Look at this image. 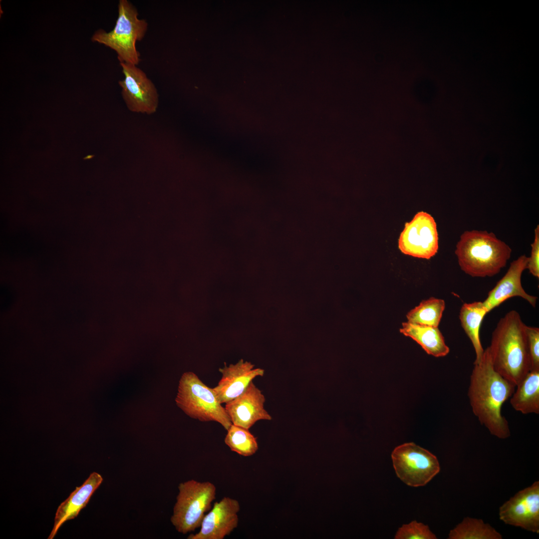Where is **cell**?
I'll return each instance as SVG.
<instances>
[{"mask_svg": "<svg viewBox=\"0 0 539 539\" xmlns=\"http://www.w3.org/2000/svg\"><path fill=\"white\" fill-rule=\"evenodd\" d=\"M1 307L6 308L8 305L11 304L12 301L13 293L12 291L2 290L1 291Z\"/></svg>", "mask_w": 539, "mask_h": 539, "instance_id": "cell-25", "label": "cell"}, {"mask_svg": "<svg viewBox=\"0 0 539 539\" xmlns=\"http://www.w3.org/2000/svg\"><path fill=\"white\" fill-rule=\"evenodd\" d=\"M395 539H436V536L428 526L416 521L403 525L397 531Z\"/></svg>", "mask_w": 539, "mask_h": 539, "instance_id": "cell-22", "label": "cell"}, {"mask_svg": "<svg viewBox=\"0 0 539 539\" xmlns=\"http://www.w3.org/2000/svg\"><path fill=\"white\" fill-rule=\"evenodd\" d=\"M531 257L528 258L527 269L534 276L539 277V227L535 230V239L531 245Z\"/></svg>", "mask_w": 539, "mask_h": 539, "instance_id": "cell-24", "label": "cell"}, {"mask_svg": "<svg viewBox=\"0 0 539 539\" xmlns=\"http://www.w3.org/2000/svg\"><path fill=\"white\" fill-rule=\"evenodd\" d=\"M118 8V15L114 28L108 32L98 30L91 39L115 50L120 63L137 65L140 54L136 49V43L144 38L147 22L138 17L137 9L127 0H120Z\"/></svg>", "mask_w": 539, "mask_h": 539, "instance_id": "cell-4", "label": "cell"}, {"mask_svg": "<svg viewBox=\"0 0 539 539\" xmlns=\"http://www.w3.org/2000/svg\"><path fill=\"white\" fill-rule=\"evenodd\" d=\"M400 332L413 339L427 354L433 356L444 357L450 351L438 327L405 322L402 323Z\"/></svg>", "mask_w": 539, "mask_h": 539, "instance_id": "cell-16", "label": "cell"}, {"mask_svg": "<svg viewBox=\"0 0 539 539\" xmlns=\"http://www.w3.org/2000/svg\"><path fill=\"white\" fill-rule=\"evenodd\" d=\"M531 371L539 370V328L527 326Z\"/></svg>", "mask_w": 539, "mask_h": 539, "instance_id": "cell-23", "label": "cell"}, {"mask_svg": "<svg viewBox=\"0 0 539 539\" xmlns=\"http://www.w3.org/2000/svg\"><path fill=\"white\" fill-rule=\"evenodd\" d=\"M528 262V257L522 255L511 263L506 273L489 292L487 297L483 302L488 313L508 299L515 296L522 297L533 307H536L538 297L527 293L521 282L522 274L527 269Z\"/></svg>", "mask_w": 539, "mask_h": 539, "instance_id": "cell-13", "label": "cell"}, {"mask_svg": "<svg viewBox=\"0 0 539 539\" xmlns=\"http://www.w3.org/2000/svg\"><path fill=\"white\" fill-rule=\"evenodd\" d=\"M240 503L225 497L216 502L205 515L200 531L190 535L188 539H224L235 529L239 523Z\"/></svg>", "mask_w": 539, "mask_h": 539, "instance_id": "cell-11", "label": "cell"}, {"mask_svg": "<svg viewBox=\"0 0 539 539\" xmlns=\"http://www.w3.org/2000/svg\"><path fill=\"white\" fill-rule=\"evenodd\" d=\"M510 397L514 409L523 414H539V370L530 371Z\"/></svg>", "mask_w": 539, "mask_h": 539, "instance_id": "cell-17", "label": "cell"}, {"mask_svg": "<svg viewBox=\"0 0 539 539\" xmlns=\"http://www.w3.org/2000/svg\"><path fill=\"white\" fill-rule=\"evenodd\" d=\"M391 458L397 477L410 486L426 485L440 470L437 458L412 442L396 447Z\"/></svg>", "mask_w": 539, "mask_h": 539, "instance_id": "cell-7", "label": "cell"}, {"mask_svg": "<svg viewBox=\"0 0 539 539\" xmlns=\"http://www.w3.org/2000/svg\"><path fill=\"white\" fill-rule=\"evenodd\" d=\"M506 524L539 533V482L517 493L499 510Z\"/></svg>", "mask_w": 539, "mask_h": 539, "instance_id": "cell-10", "label": "cell"}, {"mask_svg": "<svg viewBox=\"0 0 539 539\" xmlns=\"http://www.w3.org/2000/svg\"><path fill=\"white\" fill-rule=\"evenodd\" d=\"M171 522L180 533L186 534L200 528L205 515L216 499L212 483L190 480L181 483Z\"/></svg>", "mask_w": 539, "mask_h": 539, "instance_id": "cell-6", "label": "cell"}, {"mask_svg": "<svg viewBox=\"0 0 539 539\" xmlns=\"http://www.w3.org/2000/svg\"><path fill=\"white\" fill-rule=\"evenodd\" d=\"M445 308L444 300L433 297L422 300L406 315L407 322L438 327Z\"/></svg>", "mask_w": 539, "mask_h": 539, "instance_id": "cell-20", "label": "cell"}, {"mask_svg": "<svg viewBox=\"0 0 539 539\" xmlns=\"http://www.w3.org/2000/svg\"><path fill=\"white\" fill-rule=\"evenodd\" d=\"M512 250L493 233L465 231L456 245L455 254L461 269L472 277L493 276L504 268Z\"/></svg>", "mask_w": 539, "mask_h": 539, "instance_id": "cell-3", "label": "cell"}, {"mask_svg": "<svg viewBox=\"0 0 539 539\" xmlns=\"http://www.w3.org/2000/svg\"><path fill=\"white\" fill-rule=\"evenodd\" d=\"M254 365L248 361L240 360L235 364H226L219 371L222 376L218 385L213 388L221 403H226L241 395L253 380L264 375V370L254 368Z\"/></svg>", "mask_w": 539, "mask_h": 539, "instance_id": "cell-14", "label": "cell"}, {"mask_svg": "<svg viewBox=\"0 0 539 539\" xmlns=\"http://www.w3.org/2000/svg\"><path fill=\"white\" fill-rule=\"evenodd\" d=\"M124 78L118 83L122 97L131 111L151 114L159 104V95L155 85L137 65L120 63Z\"/></svg>", "mask_w": 539, "mask_h": 539, "instance_id": "cell-9", "label": "cell"}, {"mask_svg": "<svg viewBox=\"0 0 539 539\" xmlns=\"http://www.w3.org/2000/svg\"><path fill=\"white\" fill-rule=\"evenodd\" d=\"M175 402L186 414L192 418L202 422H218L227 431L233 424L213 388L205 385L192 372H186L182 375Z\"/></svg>", "mask_w": 539, "mask_h": 539, "instance_id": "cell-5", "label": "cell"}, {"mask_svg": "<svg viewBox=\"0 0 539 539\" xmlns=\"http://www.w3.org/2000/svg\"><path fill=\"white\" fill-rule=\"evenodd\" d=\"M224 441L231 451L244 457L252 456L258 449L256 438L249 430L234 424L227 430Z\"/></svg>", "mask_w": 539, "mask_h": 539, "instance_id": "cell-21", "label": "cell"}, {"mask_svg": "<svg viewBox=\"0 0 539 539\" xmlns=\"http://www.w3.org/2000/svg\"><path fill=\"white\" fill-rule=\"evenodd\" d=\"M265 400L252 381L241 395L226 403L225 408L233 424L249 430L259 420L272 419L264 408Z\"/></svg>", "mask_w": 539, "mask_h": 539, "instance_id": "cell-12", "label": "cell"}, {"mask_svg": "<svg viewBox=\"0 0 539 539\" xmlns=\"http://www.w3.org/2000/svg\"><path fill=\"white\" fill-rule=\"evenodd\" d=\"M527 327L511 310L498 321L489 346L495 370L515 386L531 371Z\"/></svg>", "mask_w": 539, "mask_h": 539, "instance_id": "cell-2", "label": "cell"}, {"mask_svg": "<svg viewBox=\"0 0 539 539\" xmlns=\"http://www.w3.org/2000/svg\"><path fill=\"white\" fill-rule=\"evenodd\" d=\"M449 539H502V535L481 519L466 517L449 534Z\"/></svg>", "mask_w": 539, "mask_h": 539, "instance_id": "cell-19", "label": "cell"}, {"mask_svg": "<svg viewBox=\"0 0 539 539\" xmlns=\"http://www.w3.org/2000/svg\"><path fill=\"white\" fill-rule=\"evenodd\" d=\"M103 482L100 474L93 472L80 487H76L69 496L58 506L53 527L48 539H52L64 523L75 519L88 504L92 495Z\"/></svg>", "mask_w": 539, "mask_h": 539, "instance_id": "cell-15", "label": "cell"}, {"mask_svg": "<svg viewBox=\"0 0 539 539\" xmlns=\"http://www.w3.org/2000/svg\"><path fill=\"white\" fill-rule=\"evenodd\" d=\"M487 313V309L481 301L465 303L460 309L461 325L471 340L476 353L474 364L479 363L484 354V349L481 342L479 332L482 320Z\"/></svg>", "mask_w": 539, "mask_h": 539, "instance_id": "cell-18", "label": "cell"}, {"mask_svg": "<svg viewBox=\"0 0 539 539\" xmlns=\"http://www.w3.org/2000/svg\"><path fill=\"white\" fill-rule=\"evenodd\" d=\"M398 248L405 255L430 259L438 250V235L433 217L423 211L418 212L405 225L400 235Z\"/></svg>", "mask_w": 539, "mask_h": 539, "instance_id": "cell-8", "label": "cell"}, {"mask_svg": "<svg viewBox=\"0 0 539 539\" xmlns=\"http://www.w3.org/2000/svg\"><path fill=\"white\" fill-rule=\"evenodd\" d=\"M474 365L468 390L473 413L492 435L508 438L511 432L502 408L516 386L495 370L489 347L484 350L481 361Z\"/></svg>", "mask_w": 539, "mask_h": 539, "instance_id": "cell-1", "label": "cell"}]
</instances>
